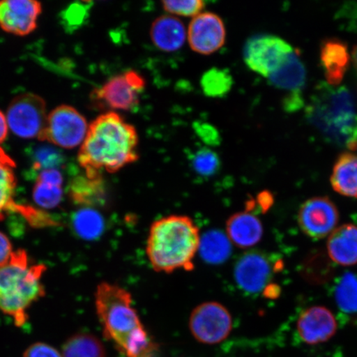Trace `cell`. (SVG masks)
Listing matches in <instances>:
<instances>
[{"instance_id":"obj_1","label":"cell","mask_w":357,"mask_h":357,"mask_svg":"<svg viewBox=\"0 0 357 357\" xmlns=\"http://www.w3.org/2000/svg\"><path fill=\"white\" fill-rule=\"evenodd\" d=\"M138 136L135 128L118 114L98 117L89 126L79 153V163L87 176L102 171L115 173L138 160Z\"/></svg>"},{"instance_id":"obj_2","label":"cell","mask_w":357,"mask_h":357,"mask_svg":"<svg viewBox=\"0 0 357 357\" xmlns=\"http://www.w3.org/2000/svg\"><path fill=\"white\" fill-rule=\"evenodd\" d=\"M96 307L105 336L127 357H149L151 342L128 290L108 282L98 285Z\"/></svg>"},{"instance_id":"obj_3","label":"cell","mask_w":357,"mask_h":357,"mask_svg":"<svg viewBox=\"0 0 357 357\" xmlns=\"http://www.w3.org/2000/svg\"><path fill=\"white\" fill-rule=\"evenodd\" d=\"M201 236L193 220L185 215H169L151 225L146 242V256L156 272L172 273L194 269Z\"/></svg>"},{"instance_id":"obj_4","label":"cell","mask_w":357,"mask_h":357,"mask_svg":"<svg viewBox=\"0 0 357 357\" xmlns=\"http://www.w3.org/2000/svg\"><path fill=\"white\" fill-rule=\"evenodd\" d=\"M305 112L307 119L325 140L351 151L357 149V111L349 89L320 84Z\"/></svg>"},{"instance_id":"obj_5","label":"cell","mask_w":357,"mask_h":357,"mask_svg":"<svg viewBox=\"0 0 357 357\" xmlns=\"http://www.w3.org/2000/svg\"><path fill=\"white\" fill-rule=\"evenodd\" d=\"M46 271V266L32 262L22 249L13 252L10 261L0 267V311L17 327L28 322L31 306L46 294L43 283Z\"/></svg>"},{"instance_id":"obj_6","label":"cell","mask_w":357,"mask_h":357,"mask_svg":"<svg viewBox=\"0 0 357 357\" xmlns=\"http://www.w3.org/2000/svg\"><path fill=\"white\" fill-rule=\"evenodd\" d=\"M8 128L24 139L40 140L47 124L46 102L34 93H24L12 100L7 110Z\"/></svg>"},{"instance_id":"obj_7","label":"cell","mask_w":357,"mask_h":357,"mask_svg":"<svg viewBox=\"0 0 357 357\" xmlns=\"http://www.w3.org/2000/svg\"><path fill=\"white\" fill-rule=\"evenodd\" d=\"M294 51L291 45L278 36L257 35L245 45L244 61L254 73L268 78Z\"/></svg>"},{"instance_id":"obj_8","label":"cell","mask_w":357,"mask_h":357,"mask_svg":"<svg viewBox=\"0 0 357 357\" xmlns=\"http://www.w3.org/2000/svg\"><path fill=\"white\" fill-rule=\"evenodd\" d=\"M189 327L199 342L215 345L229 336L233 329V319L229 310L220 303L206 302L192 311Z\"/></svg>"},{"instance_id":"obj_9","label":"cell","mask_w":357,"mask_h":357,"mask_svg":"<svg viewBox=\"0 0 357 357\" xmlns=\"http://www.w3.org/2000/svg\"><path fill=\"white\" fill-rule=\"evenodd\" d=\"M88 130L86 119L82 114L73 107L61 105L47 116L40 140L66 149H75L82 145Z\"/></svg>"},{"instance_id":"obj_10","label":"cell","mask_w":357,"mask_h":357,"mask_svg":"<svg viewBox=\"0 0 357 357\" xmlns=\"http://www.w3.org/2000/svg\"><path fill=\"white\" fill-rule=\"evenodd\" d=\"M146 86L139 73L129 70L107 82L93 92L95 99L108 108L131 110L139 102V95Z\"/></svg>"},{"instance_id":"obj_11","label":"cell","mask_w":357,"mask_h":357,"mask_svg":"<svg viewBox=\"0 0 357 357\" xmlns=\"http://www.w3.org/2000/svg\"><path fill=\"white\" fill-rule=\"evenodd\" d=\"M338 221L336 205L327 197L307 199L298 211V225L312 239H322L331 235L337 229Z\"/></svg>"},{"instance_id":"obj_12","label":"cell","mask_w":357,"mask_h":357,"mask_svg":"<svg viewBox=\"0 0 357 357\" xmlns=\"http://www.w3.org/2000/svg\"><path fill=\"white\" fill-rule=\"evenodd\" d=\"M187 39L195 52L211 55L226 42V29L220 16L213 13H200L190 22Z\"/></svg>"},{"instance_id":"obj_13","label":"cell","mask_w":357,"mask_h":357,"mask_svg":"<svg viewBox=\"0 0 357 357\" xmlns=\"http://www.w3.org/2000/svg\"><path fill=\"white\" fill-rule=\"evenodd\" d=\"M278 262L271 265L265 254L251 252L243 254L236 261L234 279L244 291L255 294L264 290L273 271H278Z\"/></svg>"},{"instance_id":"obj_14","label":"cell","mask_w":357,"mask_h":357,"mask_svg":"<svg viewBox=\"0 0 357 357\" xmlns=\"http://www.w3.org/2000/svg\"><path fill=\"white\" fill-rule=\"evenodd\" d=\"M42 4L34 0L0 1V28L6 33L26 36L37 28Z\"/></svg>"},{"instance_id":"obj_15","label":"cell","mask_w":357,"mask_h":357,"mask_svg":"<svg viewBox=\"0 0 357 357\" xmlns=\"http://www.w3.org/2000/svg\"><path fill=\"white\" fill-rule=\"evenodd\" d=\"M337 330L333 312L323 306L310 307L298 319V337L307 345H318L328 342Z\"/></svg>"},{"instance_id":"obj_16","label":"cell","mask_w":357,"mask_h":357,"mask_svg":"<svg viewBox=\"0 0 357 357\" xmlns=\"http://www.w3.org/2000/svg\"><path fill=\"white\" fill-rule=\"evenodd\" d=\"M320 61L328 86L340 84L351 63L347 44L337 38L325 39L320 47Z\"/></svg>"},{"instance_id":"obj_17","label":"cell","mask_w":357,"mask_h":357,"mask_svg":"<svg viewBox=\"0 0 357 357\" xmlns=\"http://www.w3.org/2000/svg\"><path fill=\"white\" fill-rule=\"evenodd\" d=\"M16 164L10 155L0 147V222L13 212L26 218L32 207L17 204L15 199L17 187Z\"/></svg>"},{"instance_id":"obj_18","label":"cell","mask_w":357,"mask_h":357,"mask_svg":"<svg viewBox=\"0 0 357 357\" xmlns=\"http://www.w3.org/2000/svg\"><path fill=\"white\" fill-rule=\"evenodd\" d=\"M227 238L239 248H249L260 242L263 226L252 211L236 213L226 222Z\"/></svg>"},{"instance_id":"obj_19","label":"cell","mask_w":357,"mask_h":357,"mask_svg":"<svg viewBox=\"0 0 357 357\" xmlns=\"http://www.w3.org/2000/svg\"><path fill=\"white\" fill-rule=\"evenodd\" d=\"M327 249L330 259L336 264H357V226L350 223L337 227L329 236Z\"/></svg>"},{"instance_id":"obj_20","label":"cell","mask_w":357,"mask_h":357,"mask_svg":"<svg viewBox=\"0 0 357 357\" xmlns=\"http://www.w3.org/2000/svg\"><path fill=\"white\" fill-rule=\"evenodd\" d=\"M151 41L160 51L176 52L185 43L187 31L177 17L163 15L156 19L151 29Z\"/></svg>"},{"instance_id":"obj_21","label":"cell","mask_w":357,"mask_h":357,"mask_svg":"<svg viewBox=\"0 0 357 357\" xmlns=\"http://www.w3.org/2000/svg\"><path fill=\"white\" fill-rule=\"evenodd\" d=\"M306 68L297 51L290 53L287 61L268 79L271 86L287 91L290 96H302L306 82Z\"/></svg>"},{"instance_id":"obj_22","label":"cell","mask_w":357,"mask_h":357,"mask_svg":"<svg viewBox=\"0 0 357 357\" xmlns=\"http://www.w3.org/2000/svg\"><path fill=\"white\" fill-rule=\"evenodd\" d=\"M63 177L57 169H44L35 182L33 197L36 204L45 209L55 208L63 197Z\"/></svg>"},{"instance_id":"obj_23","label":"cell","mask_w":357,"mask_h":357,"mask_svg":"<svg viewBox=\"0 0 357 357\" xmlns=\"http://www.w3.org/2000/svg\"><path fill=\"white\" fill-rule=\"evenodd\" d=\"M333 189L346 197L357 198V155L350 153L338 156L331 176Z\"/></svg>"},{"instance_id":"obj_24","label":"cell","mask_w":357,"mask_h":357,"mask_svg":"<svg viewBox=\"0 0 357 357\" xmlns=\"http://www.w3.org/2000/svg\"><path fill=\"white\" fill-rule=\"evenodd\" d=\"M70 197L83 208H91L105 202V187L100 175L75 178L70 185Z\"/></svg>"},{"instance_id":"obj_25","label":"cell","mask_w":357,"mask_h":357,"mask_svg":"<svg viewBox=\"0 0 357 357\" xmlns=\"http://www.w3.org/2000/svg\"><path fill=\"white\" fill-rule=\"evenodd\" d=\"M61 355L62 357H106V351L99 338L82 333L67 339Z\"/></svg>"},{"instance_id":"obj_26","label":"cell","mask_w":357,"mask_h":357,"mask_svg":"<svg viewBox=\"0 0 357 357\" xmlns=\"http://www.w3.org/2000/svg\"><path fill=\"white\" fill-rule=\"evenodd\" d=\"M231 242L221 231H211L201 236L199 252L204 261L220 264L231 255Z\"/></svg>"},{"instance_id":"obj_27","label":"cell","mask_w":357,"mask_h":357,"mask_svg":"<svg viewBox=\"0 0 357 357\" xmlns=\"http://www.w3.org/2000/svg\"><path fill=\"white\" fill-rule=\"evenodd\" d=\"M105 220L93 208H82L74 214L73 226L80 238L93 240L100 238L105 230Z\"/></svg>"},{"instance_id":"obj_28","label":"cell","mask_w":357,"mask_h":357,"mask_svg":"<svg viewBox=\"0 0 357 357\" xmlns=\"http://www.w3.org/2000/svg\"><path fill=\"white\" fill-rule=\"evenodd\" d=\"M337 305L347 314L357 312V275L352 273L343 275L335 290Z\"/></svg>"},{"instance_id":"obj_29","label":"cell","mask_w":357,"mask_h":357,"mask_svg":"<svg viewBox=\"0 0 357 357\" xmlns=\"http://www.w3.org/2000/svg\"><path fill=\"white\" fill-rule=\"evenodd\" d=\"M201 86L205 95L222 97L230 91L233 86V78L227 71L213 68L204 73L201 79Z\"/></svg>"},{"instance_id":"obj_30","label":"cell","mask_w":357,"mask_h":357,"mask_svg":"<svg viewBox=\"0 0 357 357\" xmlns=\"http://www.w3.org/2000/svg\"><path fill=\"white\" fill-rule=\"evenodd\" d=\"M190 160L192 169L200 176H213L220 167V160L218 155L206 147L196 151L192 154Z\"/></svg>"},{"instance_id":"obj_31","label":"cell","mask_w":357,"mask_h":357,"mask_svg":"<svg viewBox=\"0 0 357 357\" xmlns=\"http://www.w3.org/2000/svg\"><path fill=\"white\" fill-rule=\"evenodd\" d=\"M166 12L178 16L195 17L203 10L205 3L202 0H187V1H163Z\"/></svg>"},{"instance_id":"obj_32","label":"cell","mask_w":357,"mask_h":357,"mask_svg":"<svg viewBox=\"0 0 357 357\" xmlns=\"http://www.w3.org/2000/svg\"><path fill=\"white\" fill-rule=\"evenodd\" d=\"M34 168L38 169H56L62 162L60 151L53 147L43 146L35 151Z\"/></svg>"},{"instance_id":"obj_33","label":"cell","mask_w":357,"mask_h":357,"mask_svg":"<svg viewBox=\"0 0 357 357\" xmlns=\"http://www.w3.org/2000/svg\"><path fill=\"white\" fill-rule=\"evenodd\" d=\"M24 357H62V355L55 347L47 343L38 342L26 348Z\"/></svg>"},{"instance_id":"obj_34","label":"cell","mask_w":357,"mask_h":357,"mask_svg":"<svg viewBox=\"0 0 357 357\" xmlns=\"http://www.w3.org/2000/svg\"><path fill=\"white\" fill-rule=\"evenodd\" d=\"M13 245L8 236L0 231V267L10 261L13 253Z\"/></svg>"},{"instance_id":"obj_35","label":"cell","mask_w":357,"mask_h":357,"mask_svg":"<svg viewBox=\"0 0 357 357\" xmlns=\"http://www.w3.org/2000/svg\"><path fill=\"white\" fill-rule=\"evenodd\" d=\"M199 135L203 138L205 142L209 144H217L218 142V133L211 125L199 124L197 126Z\"/></svg>"},{"instance_id":"obj_36","label":"cell","mask_w":357,"mask_h":357,"mask_svg":"<svg viewBox=\"0 0 357 357\" xmlns=\"http://www.w3.org/2000/svg\"><path fill=\"white\" fill-rule=\"evenodd\" d=\"M273 196H272L270 192H262V193L258 195L257 204L263 211H266L271 208V204H273Z\"/></svg>"},{"instance_id":"obj_37","label":"cell","mask_w":357,"mask_h":357,"mask_svg":"<svg viewBox=\"0 0 357 357\" xmlns=\"http://www.w3.org/2000/svg\"><path fill=\"white\" fill-rule=\"evenodd\" d=\"M8 126L6 116L0 110V144L6 141L8 136Z\"/></svg>"},{"instance_id":"obj_38","label":"cell","mask_w":357,"mask_h":357,"mask_svg":"<svg viewBox=\"0 0 357 357\" xmlns=\"http://www.w3.org/2000/svg\"><path fill=\"white\" fill-rule=\"evenodd\" d=\"M281 290L278 284H269L264 289V296L268 298H276L280 296Z\"/></svg>"},{"instance_id":"obj_39","label":"cell","mask_w":357,"mask_h":357,"mask_svg":"<svg viewBox=\"0 0 357 357\" xmlns=\"http://www.w3.org/2000/svg\"><path fill=\"white\" fill-rule=\"evenodd\" d=\"M352 59H354V64L357 71V44L354 47V51H352Z\"/></svg>"}]
</instances>
